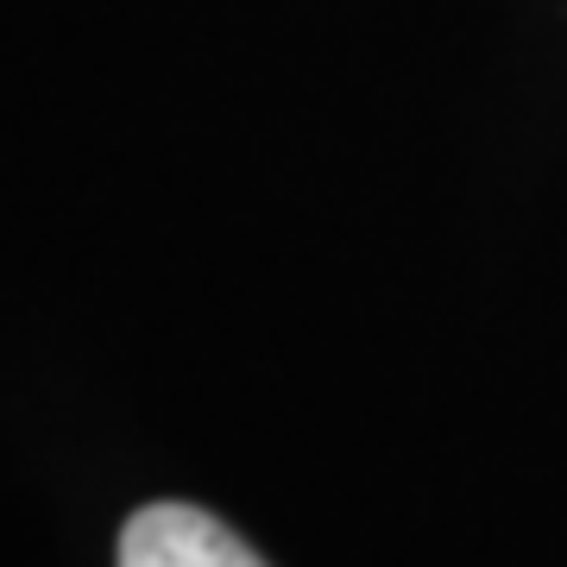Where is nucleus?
Here are the masks:
<instances>
[{
    "label": "nucleus",
    "mask_w": 567,
    "mask_h": 567,
    "mask_svg": "<svg viewBox=\"0 0 567 567\" xmlns=\"http://www.w3.org/2000/svg\"><path fill=\"white\" fill-rule=\"evenodd\" d=\"M121 567H265V555L196 505H145L121 529Z\"/></svg>",
    "instance_id": "1"
}]
</instances>
